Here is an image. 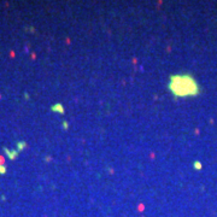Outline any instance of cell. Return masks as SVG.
I'll return each mask as SVG.
<instances>
[{"mask_svg":"<svg viewBox=\"0 0 217 217\" xmlns=\"http://www.w3.org/2000/svg\"><path fill=\"white\" fill-rule=\"evenodd\" d=\"M168 88L176 98L194 97L199 94V86L194 77L189 74L171 75L168 82Z\"/></svg>","mask_w":217,"mask_h":217,"instance_id":"obj_1","label":"cell"},{"mask_svg":"<svg viewBox=\"0 0 217 217\" xmlns=\"http://www.w3.org/2000/svg\"><path fill=\"white\" fill-rule=\"evenodd\" d=\"M51 111L57 112V113H59V115H64V113H65V108L63 106V104H60V103L53 104V105L51 106Z\"/></svg>","mask_w":217,"mask_h":217,"instance_id":"obj_2","label":"cell"},{"mask_svg":"<svg viewBox=\"0 0 217 217\" xmlns=\"http://www.w3.org/2000/svg\"><path fill=\"white\" fill-rule=\"evenodd\" d=\"M4 152L6 153V156L8 157V159H11V160H13V159H16L17 157H18V151L17 150H8V148H6V147H4Z\"/></svg>","mask_w":217,"mask_h":217,"instance_id":"obj_3","label":"cell"},{"mask_svg":"<svg viewBox=\"0 0 217 217\" xmlns=\"http://www.w3.org/2000/svg\"><path fill=\"white\" fill-rule=\"evenodd\" d=\"M27 146H28V144H27L25 141H18V142H17V148H16V150H17L18 152H21V151H23Z\"/></svg>","mask_w":217,"mask_h":217,"instance_id":"obj_4","label":"cell"},{"mask_svg":"<svg viewBox=\"0 0 217 217\" xmlns=\"http://www.w3.org/2000/svg\"><path fill=\"white\" fill-rule=\"evenodd\" d=\"M62 128H63V130H68L69 129V122L68 121H63L62 122Z\"/></svg>","mask_w":217,"mask_h":217,"instance_id":"obj_5","label":"cell"},{"mask_svg":"<svg viewBox=\"0 0 217 217\" xmlns=\"http://www.w3.org/2000/svg\"><path fill=\"white\" fill-rule=\"evenodd\" d=\"M6 171H7L6 167H5V165H2V164H0V175H4V174H6Z\"/></svg>","mask_w":217,"mask_h":217,"instance_id":"obj_6","label":"cell"},{"mask_svg":"<svg viewBox=\"0 0 217 217\" xmlns=\"http://www.w3.org/2000/svg\"><path fill=\"white\" fill-rule=\"evenodd\" d=\"M193 165H194V168H196L197 170L202 169V167H203V165H202V163H199V162H194V163H193Z\"/></svg>","mask_w":217,"mask_h":217,"instance_id":"obj_7","label":"cell"},{"mask_svg":"<svg viewBox=\"0 0 217 217\" xmlns=\"http://www.w3.org/2000/svg\"><path fill=\"white\" fill-rule=\"evenodd\" d=\"M24 98H25V99H29V94H28V93H24Z\"/></svg>","mask_w":217,"mask_h":217,"instance_id":"obj_8","label":"cell"}]
</instances>
